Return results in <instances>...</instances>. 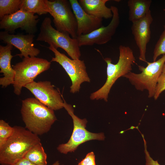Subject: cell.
Listing matches in <instances>:
<instances>
[{
	"instance_id": "6da1fadb",
	"label": "cell",
	"mask_w": 165,
	"mask_h": 165,
	"mask_svg": "<svg viewBox=\"0 0 165 165\" xmlns=\"http://www.w3.org/2000/svg\"><path fill=\"white\" fill-rule=\"evenodd\" d=\"M54 111L35 98L23 100L20 113L25 128L38 136L47 133L57 120Z\"/></svg>"
},
{
	"instance_id": "7a4b0ae2",
	"label": "cell",
	"mask_w": 165,
	"mask_h": 165,
	"mask_svg": "<svg viewBox=\"0 0 165 165\" xmlns=\"http://www.w3.org/2000/svg\"><path fill=\"white\" fill-rule=\"evenodd\" d=\"M13 132L0 147V163L13 165L24 158L33 146L41 142L38 136L21 126L13 127Z\"/></svg>"
},
{
	"instance_id": "3957f363",
	"label": "cell",
	"mask_w": 165,
	"mask_h": 165,
	"mask_svg": "<svg viewBox=\"0 0 165 165\" xmlns=\"http://www.w3.org/2000/svg\"><path fill=\"white\" fill-rule=\"evenodd\" d=\"M119 48V57L116 64L112 63L110 58L104 59L107 64L106 80L101 87L90 94V100H103L107 102L110 90L116 81L132 70V66L136 61L132 50L129 46L122 45Z\"/></svg>"
},
{
	"instance_id": "277c9868",
	"label": "cell",
	"mask_w": 165,
	"mask_h": 165,
	"mask_svg": "<svg viewBox=\"0 0 165 165\" xmlns=\"http://www.w3.org/2000/svg\"><path fill=\"white\" fill-rule=\"evenodd\" d=\"M50 17L44 19L41 25L36 40L51 44L57 49L59 48H62L72 59H80L81 53L77 39L71 38L69 34L57 31L52 27Z\"/></svg>"
},
{
	"instance_id": "5b68a950",
	"label": "cell",
	"mask_w": 165,
	"mask_h": 165,
	"mask_svg": "<svg viewBox=\"0 0 165 165\" xmlns=\"http://www.w3.org/2000/svg\"><path fill=\"white\" fill-rule=\"evenodd\" d=\"M51 62L36 57H24L22 61L12 67L16 72L13 84L14 93L17 95L23 87L34 81L36 77L50 68Z\"/></svg>"
},
{
	"instance_id": "8992f818",
	"label": "cell",
	"mask_w": 165,
	"mask_h": 165,
	"mask_svg": "<svg viewBox=\"0 0 165 165\" xmlns=\"http://www.w3.org/2000/svg\"><path fill=\"white\" fill-rule=\"evenodd\" d=\"M63 107L71 116L73 120V129L69 141L66 143L59 145L57 148L60 153L67 154L69 152H74L81 144L91 140H103L105 138L103 133H95L88 131L86 129L87 122L85 119H81L74 114L72 106L67 103L64 99Z\"/></svg>"
},
{
	"instance_id": "52a82bcc",
	"label": "cell",
	"mask_w": 165,
	"mask_h": 165,
	"mask_svg": "<svg viewBox=\"0 0 165 165\" xmlns=\"http://www.w3.org/2000/svg\"><path fill=\"white\" fill-rule=\"evenodd\" d=\"M165 62V54L155 61H147L146 67L138 65L141 73L137 74L131 72L123 77L127 79L137 90L142 91L147 90L149 98L154 97L157 80L162 73Z\"/></svg>"
},
{
	"instance_id": "ba28073f",
	"label": "cell",
	"mask_w": 165,
	"mask_h": 165,
	"mask_svg": "<svg viewBox=\"0 0 165 165\" xmlns=\"http://www.w3.org/2000/svg\"><path fill=\"white\" fill-rule=\"evenodd\" d=\"M49 13L53 17L56 29L69 34L73 38L77 37V25L75 15L69 1L67 0H45Z\"/></svg>"
},
{
	"instance_id": "9c48e42d",
	"label": "cell",
	"mask_w": 165,
	"mask_h": 165,
	"mask_svg": "<svg viewBox=\"0 0 165 165\" xmlns=\"http://www.w3.org/2000/svg\"><path fill=\"white\" fill-rule=\"evenodd\" d=\"M49 45L48 48L53 53L55 56L52 58L50 62H55L59 64L69 77L72 82L70 92L75 94L79 92L82 83L90 82L84 61L71 59L64 53L60 52L51 44Z\"/></svg>"
},
{
	"instance_id": "30bf717a",
	"label": "cell",
	"mask_w": 165,
	"mask_h": 165,
	"mask_svg": "<svg viewBox=\"0 0 165 165\" xmlns=\"http://www.w3.org/2000/svg\"><path fill=\"white\" fill-rule=\"evenodd\" d=\"M48 81H33L24 87L29 90L35 98L53 110L63 108L64 101L59 91Z\"/></svg>"
},
{
	"instance_id": "8fae6325",
	"label": "cell",
	"mask_w": 165,
	"mask_h": 165,
	"mask_svg": "<svg viewBox=\"0 0 165 165\" xmlns=\"http://www.w3.org/2000/svg\"><path fill=\"white\" fill-rule=\"evenodd\" d=\"M110 8L113 13L110 23L107 26H102L88 34L77 36L76 38L79 47L92 46L94 44L103 45L112 39L120 24V17L118 9L116 6H112Z\"/></svg>"
},
{
	"instance_id": "7c38bea8",
	"label": "cell",
	"mask_w": 165,
	"mask_h": 165,
	"mask_svg": "<svg viewBox=\"0 0 165 165\" xmlns=\"http://www.w3.org/2000/svg\"><path fill=\"white\" fill-rule=\"evenodd\" d=\"M38 16L31 12L21 10L4 16L0 21V28L8 32H13L19 28L28 34H34L37 31Z\"/></svg>"
},
{
	"instance_id": "4fadbf2b",
	"label": "cell",
	"mask_w": 165,
	"mask_h": 165,
	"mask_svg": "<svg viewBox=\"0 0 165 165\" xmlns=\"http://www.w3.org/2000/svg\"><path fill=\"white\" fill-rule=\"evenodd\" d=\"M153 19L150 10L143 18L132 23V33L139 49L140 60L147 62L146 53L147 46L151 38L150 25Z\"/></svg>"
},
{
	"instance_id": "5bb4252c",
	"label": "cell",
	"mask_w": 165,
	"mask_h": 165,
	"mask_svg": "<svg viewBox=\"0 0 165 165\" xmlns=\"http://www.w3.org/2000/svg\"><path fill=\"white\" fill-rule=\"evenodd\" d=\"M34 37V34L14 35L5 31L0 32V40L18 49L20 53L15 56L21 58L29 56L36 57L39 54L40 50L34 46L33 42Z\"/></svg>"
},
{
	"instance_id": "9a60e30c",
	"label": "cell",
	"mask_w": 165,
	"mask_h": 165,
	"mask_svg": "<svg viewBox=\"0 0 165 165\" xmlns=\"http://www.w3.org/2000/svg\"><path fill=\"white\" fill-rule=\"evenodd\" d=\"M69 1L77 21V36L88 34L102 26L103 19L86 13L77 0Z\"/></svg>"
},
{
	"instance_id": "2e32d148",
	"label": "cell",
	"mask_w": 165,
	"mask_h": 165,
	"mask_svg": "<svg viewBox=\"0 0 165 165\" xmlns=\"http://www.w3.org/2000/svg\"><path fill=\"white\" fill-rule=\"evenodd\" d=\"M13 46L6 44V46L0 45V72L3 76L0 78V85L6 87L13 85L16 72L11 65V61L14 57L11 54Z\"/></svg>"
},
{
	"instance_id": "e0dca14e",
	"label": "cell",
	"mask_w": 165,
	"mask_h": 165,
	"mask_svg": "<svg viewBox=\"0 0 165 165\" xmlns=\"http://www.w3.org/2000/svg\"><path fill=\"white\" fill-rule=\"evenodd\" d=\"M109 0H79V2L87 13L103 19L112 18L113 13L110 8L106 6Z\"/></svg>"
},
{
	"instance_id": "ac0fdd59",
	"label": "cell",
	"mask_w": 165,
	"mask_h": 165,
	"mask_svg": "<svg viewBox=\"0 0 165 165\" xmlns=\"http://www.w3.org/2000/svg\"><path fill=\"white\" fill-rule=\"evenodd\" d=\"M151 0H129L128 19L132 23L144 18L150 10Z\"/></svg>"
},
{
	"instance_id": "d6986e66",
	"label": "cell",
	"mask_w": 165,
	"mask_h": 165,
	"mask_svg": "<svg viewBox=\"0 0 165 165\" xmlns=\"http://www.w3.org/2000/svg\"><path fill=\"white\" fill-rule=\"evenodd\" d=\"M20 9L41 15L49 13L45 0H21Z\"/></svg>"
},
{
	"instance_id": "ffe728a7",
	"label": "cell",
	"mask_w": 165,
	"mask_h": 165,
	"mask_svg": "<svg viewBox=\"0 0 165 165\" xmlns=\"http://www.w3.org/2000/svg\"><path fill=\"white\" fill-rule=\"evenodd\" d=\"M24 158L36 165H47V156L41 142L32 147Z\"/></svg>"
},
{
	"instance_id": "44dd1931",
	"label": "cell",
	"mask_w": 165,
	"mask_h": 165,
	"mask_svg": "<svg viewBox=\"0 0 165 165\" xmlns=\"http://www.w3.org/2000/svg\"><path fill=\"white\" fill-rule=\"evenodd\" d=\"M21 0H0V19L20 10Z\"/></svg>"
},
{
	"instance_id": "7402d4cb",
	"label": "cell",
	"mask_w": 165,
	"mask_h": 165,
	"mask_svg": "<svg viewBox=\"0 0 165 165\" xmlns=\"http://www.w3.org/2000/svg\"><path fill=\"white\" fill-rule=\"evenodd\" d=\"M14 131V127L3 119L0 120V147L10 137Z\"/></svg>"
},
{
	"instance_id": "603a6c76",
	"label": "cell",
	"mask_w": 165,
	"mask_h": 165,
	"mask_svg": "<svg viewBox=\"0 0 165 165\" xmlns=\"http://www.w3.org/2000/svg\"><path fill=\"white\" fill-rule=\"evenodd\" d=\"M164 30L156 44L153 53V61H155L157 57L161 55L165 54V25Z\"/></svg>"
},
{
	"instance_id": "cb8c5ba5",
	"label": "cell",
	"mask_w": 165,
	"mask_h": 165,
	"mask_svg": "<svg viewBox=\"0 0 165 165\" xmlns=\"http://www.w3.org/2000/svg\"><path fill=\"white\" fill-rule=\"evenodd\" d=\"M165 90V74L162 73L159 76L155 89L154 97L155 100H157L160 94Z\"/></svg>"
},
{
	"instance_id": "d4e9b609",
	"label": "cell",
	"mask_w": 165,
	"mask_h": 165,
	"mask_svg": "<svg viewBox=\"0 0 165 165\" xmlns=\"http://www.w3.org/2000/svg\"><path fill=\"white\" fill-rule=\"evenodd\" d=\"M78 165H96L94 152H91L87 153L85 158L79 162Z\"/></svg>"
},
{
	"instance_id": "484cf974",
	"label": "cell",
	"mask_w": 165,
	"mask_h": 165,
	"mask_svg": "<svg viewBox=\"0 0 165 165\" xmlns=\"http://www.w3.org/2000/svg\"><path fill=\"white\" fill-rule=\"evenodd\" d=\"M142 138L144 142V152L145 155L146 165H160L158 163L157 160H154L150 156L149 153L147 150L146 142L144 138V137Z\"/></svg>"
},
{
	"instance_id": "4316f807",
	"label": "cell",
	"mask_w": 165,
	"mask_h": 165,
	"mask_svg": "<svg viewBox=\"0 0 165 165\" xmlns=\"http://www.w3.org/2000/svg\"><path fill=\"white\" fill-rule=\"evenodd\" d=\"M13 165H36L28 160L23 158L16 163Z\"/></svg>"
},
{
	"instance_id": "83f0119b",
	"label": "cell",
	"mask_w": 165,
	"mask_h": 165,
	"mask_svg": "<svg viewBox=\"0 0 165 165\" xmlns=\"http://www.w3.org/2000/svg\"><path fill=\"white\" fill-rule=\"evenodd\" d=\"M162 73L165 74V62H164L163 67Z\"/></svg>"
},
{
	"instance_id": "f1b7e54d",
	"label": "cell",
	"mask_w": 165,
	"mask_h": 165,
	"mask_svg": "<svg viewBox=\"0 0 165 165\" xmlns=\"http://www.w3.org/2000/svg\"><path fill=\"white\" fill-rule=\"evenodd\" d=\"M60 163L58 161H57L54 163L52 165H60Z\"/></svg>"
}]
</instances>
